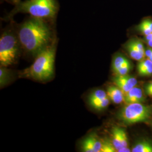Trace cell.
I'll use <instances>...</instances> for the list:
<instances>
[{"mask_svg":"<svg viewBox=\"0 0 152 152\" xmlns=\"http://www.w3.org/2000/svg\"><path fill=\"white\" fill-rule=\"evenodd\" d=\"M129 61V60L122 55H118L115 56L112 63V69L114 73H115L120 68H121Z\"/></svg>","mask_w":152,"mask_h":152,"instance_id":"cell-15","label":"cell"},{"mask_svg":"<svg viewBox=\"0 0 152 152\" xmlns=\"http://www.w3.org/2000/svg\"><path fill=\"white\" fill-rule=\"evenodd\" d=\"M19 42L18 35L7 30L0 38V64L3 67L11 65L16 61L19 54Z\"/></svg>","mask_w":152,"mask_h":152,"instance_id":"cell-4","label":"cell"},{"mask_svg":"<svg viewBox=\"0 0 152 152\" xmlns=\"http://www.w3.org/2000/svg\"><path fill=\"white\" fill-rule=\"evenodd\" d=\"M6 1L11 3V4L15 5L18 4H19L21 1V0H6Z\"/></svg>","mask_w":152,"mask_h":152,"instance_id":"cell-24","label":"cell"},{"mask_svg":"<svg viewBox=\"0 0 152 152\" xmlns=\"http://www.w3.org/2000/svg\"><path fill=\"white\" fill-rule=\"evenodd\" d=\"M147 43V45L150 47V48H152V39L146 42Z\"/></svg>","mask_w":152,"mask_h":152,"instance_id":"cell-25","label":"cell"},{"mask_svg":"<svg viewBox=\"0 0 152 152\" xmlns=\"http://www.w3.org/2000/svg\"><path fill=\"white\" fill-rule=\"evenodd\" d=\"M137 71L140 75L150 76L152 75V61L148 58L142 60L137 65Z\"/></svg>","mask_w":152,"mask_h":152,"instance_id":"cell-11","label":"cell"},{"mask_svg":"<svg viewBox=\"0 0 152 152\" xmlns=\"http://www.w3.org/2000/svg\"><path fill=\"white\" fill-rule=\"evenodd\" d=\"M109 102H110V99L109 97H107V98H104L103 99H102L100 100H99L98 102L90 103V105L93 108L96 110H102L103 109L106 108L108 106Z\"/></svg>","mask_w":152,"mask_h":152,"instance_id":"cell-17","label":"cell"},{"mask_svg":"<svg viewBox=\"0 0 152 152\" xmlns=\"http://www.w3.org/2000/svg\"><path fill=\"white\" fill-rule=\"evenodd\" d=\"M10 73L4 68L1 67L0 69V86L4 87L7 84L10 78Z\"/></svg>","mask_w":152,"mask_h":152,"instance_id":"cell-18","label":"cell"},{"mask_svg":"<svg viewBox=\"0 0 152 152\" xmlns=\"http://www.w3.org/2000/svg\"><path fill=\"white\" fill-rule=\"evenodd\" d=\"M58 11L59 4L56 0H26L15 5L6 19H11L14 15L22 13L52 22Z\"/></svg>","mask_w":152,"mask_h":152,"instance_id":"cell-2","label":"cell"},{"mask_svg":"<svg viewBox=\"0 0 152 152\" xmlns=\"http://www.w3.org/2000/svg\"><path fill=\"white\" fill-rule=\"evenodd\" d=\"M131 152H152V143L145 140L139 141L133 147Z\"/></svg>","mask_w":152,"mask_h":152,"instance_id":"cell-13","label":"cell"},{"mask_svg":"<svg viewBox=\"0 0 152 152\" xmlns=\"http://www.w3.org/2000/svg\"><path fill=\"white\" fill-rule=\"evenodd\" d=\"M131 66V63L130 61L127 62L126 63L125 65L122 66L121 68L117 71V72L115 73L116 75H119V76H124V75H127L129 72L130 71Z\"/></svg>","mask_w":152,"mask_h":152,"instance_id":"cell-20","label":"cell"},{"mask_svg":"<svg viewBox=\"0 0 152 152\" xmlns=\"http://www.w3.org/2000/svg\"><path fill=\"white\" fill-rule=\"evenodd\" d=\"M55 51L54 44H50L36 56L33 63L25 69L22 75L24 77L40 81L51 78L54 71Z\"/></svg>","mask_w":152,"mask_h":152,"instance_id":"cell-3","label":"cell"},{"mask_svg":"<svg viewBox=\"0 0 152 152\" xmlns=\"http://www.w3.org/2000/svg\"><path fill=\"white\" fill-rule=\"evenodd\" d=\"M148 59H150V60H151L152 61V56H151L150 58H149Z\"/></svg>","mask_w":152,"mask_h":152,"instance_id":"cell-27","label":"cell"},{"mask_svg":"<svg viewBox=\"0 0 152 152\" xmlns=\"http://www.w3.org/2000/svg\"><path fill=\"white\" fill-rule=\"evenodd\" d=\"M128 137L126 132L122 129V147H128Z\"/></svg>","mask_w":152,"mask_h":152,"instance_id":"cell-21","label":"cell"},{"mask_svg":"<svg viewBox=\"0 0 152 152\" xmlns=\"http://www.w3.org/2000/svg\"><path fill=\"white\" fill-rule=\"evenodd\" d=\"M45 19L30 16L18 28L17 35L20 46L29 54L36 56L52 41V30Z\"/></svg>","mask_w":152,"mask_h":152,"instance_id":"cell-1","label":"cell"},{"mask_svg":"<svg viewBox=\"0 0 152 152\" xmlns=\"http://www.w3.org/2000/svg\"><path fill=\"white\" fill-rule=\"evenodd\" d=\"M148 95H149L151 96H152V91H151V92H149V93H148Z\"/></svg>","mask_w":152,"mask_h":152,"instance_id":"cell-26","label":"cell"},{"mask_svg":"<svg viewBox=\"0 0 152 152\" xmlns=\"http://www.w3.org/2000/svg\"><path fill=\"white\" fill-rule=\"evenodd\" d=\"M152 115V106L141 103L127 104L120 110L118 118L123 124L131 125L145 122Z\"/></svg>","mask_w":152,"mask_h":152,"instance_id":"cell-5","label":"cell"},{"mask_svg":"<svg viewBox=\"0 0 152 152\" xmlns=\"http://www.w3.org/2000/svg\"><path fill=\"white\" fill-rule=\"evenodd\" d=\"M136 29L144 36L152 33V18L144 19L136 27Z\"/></svg>","mask_w":152,"mask_h":152,"instance_id":"cell-12","label":"cell"},{"mask_svg":"<svg viewBox=\"0 0 152 152\" xmlns=\"http://www.w3.org/2000/svg\"><path fill=\"white\" fill-rule=\"evenodd\" d=\"M144 100V96L141 88L133 87L129 92L125 94L124 102L127 104L141 103Z\"/></svg>","mask_w":152,"mask_h":152,"instance_id":"cell-9","label":"cell"},{"mask_svg":"<svg viewBox=\"0 0 152 152\" xmlns=\"http://www.w3.org/2000/svg\"><path fill=\"white\" fill-rule=\"evenodd\" d=\"M117 152L115 148L111 141L106 139L102 141V147L100 152Z\"/></svg>","mask_w":152,"mask_h":152,"instance_id":"cell-19","label":"cell"},{"mask_svg":"<svg viewBox=\"0 0 152 152\" xmlns=\"http://www.w3.org/2000/svg\"><path fill=\"white\" fill-rule=\"evenodd\" d=\"M107 93L103 90H97L92 92L88 98V103L99 101L100 100L107 98Z\"/></svg>","mask_w":152,"mask_h":152,"instance_id":"cell-16","label":"cell"},{"mask_svg":"<svg viewBox=\"0 0 152 152\" xmlns=\"http://www.w3.org/2000/svg\"><path fill=\"white\" fill-rule=\"evenodd\" d=\"M112 143L117 151L122 148V129L114 127L112 130Z\"/></svg>","mask_w":152,"mask_h":152,"instance_id":"cell-14","label":"cell"},{"mask_svg":"<svg viewBox=\"0 0 152 152\" xmlns=\"http://www.w3.org/2000/svg\"><path fill=\"white\" fill-rule=\"evenodd\" d=\"M113 82L115 86L119 87L125 94L129 92L133 87H135L137 81L134 77L116 75L113 78Z\"/></svg>","mask_w":152,"mask_h":152,"instance_id":"cell-7","label":"cell"},{"mask_svg":"<svg viewBox=\"0 0 152 152\" xmlns=\"http://www.w3.org/2000/svg\"><path fill=\"white\" fill-rule=\"evenodd\" d=\"M131 151L130 148L127 147H122L120 149H119L117 152H130Z\"/></svg>","mask_w":152,"mask_h":152,"instance_id":"cell-22","label":"cell"},{"mask_svg":"<svg viewBox=\"0 0 152 152\" xmlns=\"http://www.w3.org/2000/svg\"><path fill=\"white\" fill-rule=\"evenodd\" d=\"M145 91L147 94L152 91V81L151 82L149 83L147 85V86L145 87Z\"/></svg>","mask_w":152,"mask_h":152,"instance_id":"cell-23","label":"cell"},{"mask_svg":"<svg viewBox=\"0 0 152 152\" xmlns=\"http://www.w3.org/2000/svg\"><path fill=\"white\" fill-rule=\"evenodd\" d=\"M102 147V141L94 135L87 137L83 140L82 144V149L85 152H100Z\"/></svg>","mask_w":152,"mask_h":152,"instance_id":"cell-8","label":"cell"},{"mask_svg":"<svg viewBox=\"0 0 152 152\" xmlns=\"http://www.w3.org/2000/svg\"><path fill=\"white\" fill-rule=\"evenodd\" d=\"M107 93L109 99L114 103L121 104L124 102L125 93L115 85L109 86Z\"/></svg>","mask_w":152,"mask_h":152,"instance_id":"cell-10","label":"cell"},{"mask_svg":"<svg viewBox=\"0 0 152 152\" xmlns=\"http://www.w3.org/2000/svg\"><path fill=\"white\" fill-rule=\"evenodd\" d=\"M125 48L131 58L137 61H141L145 56L144 45L140 40L132 38L125 45Z\"/></svg>","mask_w":152,"mask_h":152,"instance_id":"cell-6","label":"cell"}]
</instances>
